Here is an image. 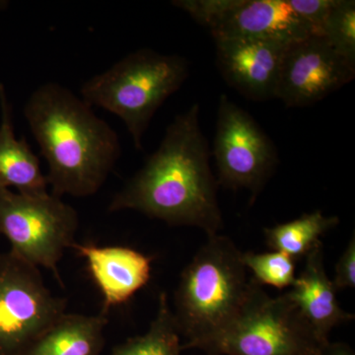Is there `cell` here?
Returning a JSON list of instances; mask_svg holds the SVG:
<instances>
[{
  "label": "cell",
  "mask_w": 355,
  "mask_h": 355,
  "mask_svg": "<svg viewBox=\"0 0 355 355\" xmlns=\"http://www.w3.org/2000/svg\"><path fill=\"white\" fill-rule=\"evenodd\" d=\"M336 291L354 289L355 287V235L352 238L336 263L335 277L331 279Z\"/></svg>",
  "instance_id": "obj_21"
},
{
  "label": "cell",
  "mask_w": 355,
  "mask_h": 355,
  "mask_svg": "<svg viewBox=\"0 0 355 355\" xmlns=\"http://www.w3.org/2000/svg\"><path fill=\"white\" fill-rule=\"evenodd\" d=\"M355 77V64L321 36H311L286 46L280 65L275 99L289 108L321 101Z\"/></svg>",
  "instance_id": "obj_10"
},
{
  "label": "cell",
  "mask_w": 355,
  "mask_h": 355,
  "mask_svg": "<svg viewBox=\"0 0 355 355\" xmlns=\"http://www.w3.org/2000/svg\"><path fill=\"white\" fill-rule=\"evenodd\" d=\"M107 323L104 313H65L22 355H101Z\"/></svg>",
  "instance_id": "obj_15"
},
{
  "label": "cell",
  "mask_w": 355,
  "mask_h": 355,
  "mask_svg": "<svg viewBox=\"0 0 355 355\" xmlns=\"http://www.w3.org/2000/svg\"><path fill=\"white\" fill-rule=\"evenodd\" d=\"M322 340L286 293L272 297L251 279L233 321L197 349L207 355H319Z\"/></svg>",
  "instance_id": "obj_5"
},
{
  "label": "cell",
  "mask_w": 355,
  "mask_h": 355,
  "mask_svg": "<svg viewBox=\"0 0 355 355\" xmlns=\"http://www.w3.org/2000/svg\"><path fill=\"white\" fill-rule=\"evenodd\" d=\"M214 39L244 38L291 44L315 36L288 0H175Z\"/></svg>",
  "instance_id": "obj_9"
},
{
  "label": "cell",
  "mask_w": 355,
  "mask_h": 355,
  "mask_svg": "<svg viewBox=\"0 0 355 355\" xmlns=\"http://www.w3.org/2000/svg\"><path fill=\"white\" fill-rule=\"evenodd\" d=\"M182 336L165 292L159 294L158 308L148 330L116 345L109 355H181Z\"/></svg>",
  "instance_id": "obj_17"
},
{
  "label": "cell",
  "mask_w": 355,
  "mask_h": 355,
  "mask_svg": "<svg viewBox=\"0 0 355 355\" xmlns=\"http://www.w3.org/2000/svg\"><path fill=\"white\" fill-rule=\"evenodd\" d=\"M24 116L48 164L51 195H95L121 155L113 128L83 98L55 83L32 93Z\"/></svg>",
  "instance_id": "obj_2"
},
{
  "label": "cell",
  "mask_w": 355,
  "mask_h": 355,
  "mask_svg": "<svg viewBox=\"0 0 355 355\" xmlns=\"http://www.w3.org/2000/svg\"><path fill=\"white\" fill-rule=\"evenodd\" d=\"M0 107V189L14 188L16 193L30 196L48 193V181L42 172L39 158L25 139L18 140L14 135L12 108L2 84Z\"/></svg>",
  "instance_id": "obj_14"
},
{
  "label": "cell",
  "mask_w": 355,
  "mask_h": 355,
  "mask_svg": "<svg viewBox=\"0 0 355 355\" xmlns=\"http://www.w3.org/2000/svg\"><path fill=\"white\" fill-rule=\"evenodd\" d=\"M67 313V301L46 287L39 268L0 254V355H22Z\"/></svg>",
  "instance_id": "obj_7"
},
{
  "label": "cell",
  "mask_w": 355,
  "mask_h": 355,
  "mask_svg": "<svg viewBox=\"0 0 355 355\" xmlns=\"http://www.w3.org/2000/svg\"><path fill=\"white\" fill-rule=\"evenodd\" d=\"M331 48L355 64V2L336 0L322 28V35Z\"/></svg>",
  "instance_id": "obj_19"
},
{
  "label": "cell",
  "mask_w": 355,
  "mask_h": 355,
  "mask_svg": "<svg viewBox=\"0 0 355 355\" xmlns=\"http://www.w3.org/2000/svg\"><path fill=\"white\" fill-rule=\"evenodd\" d=\"M189 76L186 58L150 49L128 53L80 89L89 106L116 114L132 135L137 150L156 111L177 92Z\"/></svg>",
  "instance_id": "obj_4"
},
{
  "label": "cell",
  "mask_w": 355,
  "mask_h": 355,
  "mask_svg": "<svg viewBox=\"0 0 355 355\" xmlns=\"http://www.w3.org/2000/svg\"><path fill=\"white\" fill-rule=\"evenodd\" d=\"M214 41L217 67L228 85L249 100L275 99L286 44L244 38Z\"/></svg>",
  "instance_id": "obj_11"
},
{
  "label": "cell",
  "mask_w": 355,
  "mask_h": 355,
  "mask_svg": "<svg viewBox=\"0 0 355 355\" xmlns=\"http://www.w3.org/2000/svg\"><path fill=\"white\" fill-rule=\"evenodd\" d=\"M296 14L310 26L315 36H321L322 28L336 0H288Z\"/></svg>",
  "instance_id": "obj_20"
},
{
  "label": "cell",
  "mask_w": 355,
  "mask_h": 355,
  "mask_svg": "<svg viewBox=\"0 0 355 355\" xmlns=\"http://www.w3.org/2000/svg\"><path fill=\"white\" fill-rule=\"evenodd\" d=\"M198 114L193 104L175 116L155 153L114 195L110 212L135 210L171 226L200 228L207 237L219 234L218 184Z\"/></svg>",
  "instance_id": "obj_1"
},
{
  "label": "cell",
  "mask_w": 355,
  "mask_h": 355,
  "mask_svg": "<svg viewBox=\"0 0 355 355\" xmlns=\"http://www.w3.org/2000/svg\"><path fill=\"white\" fill-rule=\"evenodd\" d=\"M71 249L86 261L88 272L101 292L102 313L128 302L148 284L153 257L123 246L74 243Z\"/></svg>",
  "instance_id": "obj_12"
},
{
  "label": "cell",
  "mask_w": 355,
  "mask_h": 355,
  "mask_svg": "<svg viewBox=\"0 0 355 355\" xmlns=\"http://www.w3.org/2000/svg\"><path fill=\"white\" fill-rule=\"evenodd\" d=\"M251 279L242 252L226 236H210L184 268L174 296L183 350L197 349L226 328L241 310Z\"/></svg>",
  "instance_id": "obj_3"
},
{
  "label": "cell",
  "mask_w": 355,
  "mask_h": 355,
  "mask_svg": "<svg viewBox=\"0 0 355 355\" xmlns=\"http://www.w3.org/2000/svg\"><path fill=\"white\" fill-rule=\"evenodd\" d=\"M245 268L253 275L252 279L260 286H270L282 291L291 288L295 282L296 260L279 251L266 253H242Z\"/></svg>",
  "instance_id": "obj_18"
},
{
  "label": "cell",
  "mask_w": 355,
  "mask_h": 355,
  "mask_svg": "<svg viewBox=\"0 0 355 355\" xmlns=\"http://www.w3.org/2000/svg\"><path fill=\"white\" fill-rule=\"evenodd\" d=\"M214 154L218 186L258 198L279 163L277 147L248 112L222 94L217 107Z\"/></svg>",
  "instance_id": "obj_8"
},
{
  "label": "cell",
  "mask_w": 355,
  "mask_h": 355,
  "mask_svg": "<svg viewBox=\"0 0 355 355\" xmlns=\"http://www.w3.org/2000/svg\"><path fill=\"white\" fill-rule=\"evenodd\" d=\"M319 355H355L349 345L343 343H329Z\"/></svg>",
  "instance_id": "obj_22"
},
{
  "label": "cell",
  "mask_w": 355,
  "mask_h": 355,
  "mask_svg": "<svg viewBox=\"0 0 355 355\" xmlns=\"http://www.w3.org/2000/svg\"><path fill=\"white\" fill-rule=\"evenodd\" d=\"M340 223L338 216H324L321 210L265 228L266 245L272 251L282 252L297 260L305 258L322 244L321 237Z\"/></svg>",
  "instance_id": "obj_16"
},
{
  "label": "cell",
  "mask_w": 355,
  "mask_h": 355,
  "mask_svg": "<svg viewBox=\"0 0 355 355\" xmlns=\"http://www.w3.org/2000/svg\"><path fill=\"white\" fill-rule=\"evenodd\" d=\"M286 294L311 328L326 342H330L329 336L336 327L354 320V315L343 309L336 298L335 286L324 270L322 244L305 257L304 268Z\"/></svg>",
  "instance_id": "obj_13"
},
{
  "label": "cell",
  "mask_w": 355,
  "mask_h": 355,
  "mask_svg": "<svg viewBox=\"0 0 355 355\" xmlns=\"http://www.w3.org/2000/svg\"><path fill=\"white\" fill-rule=\"evenodd\" d=\"M76 210L51 193L22 195L0 189V234L11 253L37 268L58 275V263L76 243Z\"/></svg>",
  "instance_id": "obj_6"
},
{
  "label": "cell",
  "mask_w": 355,
  "mask_h": 355,
  "mask_svg": "<svg viewBox=\"0 0 355 355\" xmlns=\"http://www.w3.org/2000/svg\"></svg>",
  "instance_id": "obj_23"
}]
</instances>
